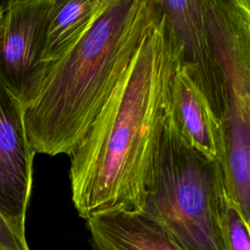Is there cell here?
<instances>
[{
    "instance_id": "6da1fadb",
    "label": "cell",
    "mask_w": 250,
    "mask_h": 250,
    "mask_svg": "<svg viewBox=\"0 0 250 250\" xmlns=\"http://www.w3.org/2000/svg\"><path fill=\"white\" fill-rule=\"evenodd\" d=\"M183 50L163 13L69 155L79 216L138 211L171 104Z\"/></svg>"
},
{
    "instance_id": "8992f818",
    "label": "cell",
    "mask_w": 250,
    "mask_h": 250,
    "mask_svg": "<svg viewBox=\"0 0 250 250\" xmlns=\"http://www.w3.org/2000/svg\"><path fill=\"white\" fill-rule=\"evenodd\" d=\"M34 155L21 104L0 81V212L24 240Z\"/></svg>"
},
{
    "instance_id": "52a82bcc",
    "label": "cell",
    "mask_w": 250,
    "mask_h": 250,
    "mask_svg": "<svg viewBox=\"0 0 250 250\" xmlns=\"http://www.w3.org/2000/svg\"><path fill=\"white\" fill-rule=\"evenodd\" d=\"M161 11L183 50V63L223 121L225 89L212 55L199 0H158Z\"/></svg>"
},
{
    "instance_id": "9a60e30c",
    "label": "cell",
    "mask_w": 250,
    "mask_h": 250,
    "mask_svg": "<svg viewBox=\"0 0 250 250\" xmlns=\"http://www.w3.org/2000/svg\"><path fill=\"white\" fill-rule=\"evenodd\" d=\"M2 13H3V10H2V7H1V5H0V20H1V18H2Z\"/></svg>"
},
{
    "instance_id": "3957f363",
    "label": "cell",
    "mask_w": 250,
    "mask_h": 250,
    "mask_svg": "<svg viewBox=\"0 0 250 250\" xmlns=\"http://www.w3.org/2000/svg\"><path fill=\"white\" fill-rule=\"evenodd\" d=\"M226 202L219 161L188 144L170 104L140 211L157 221L187 250H227Z\"/></svg>"
},
{
    "instance_id": "5b68a950",
    "label": "cell",
    "mask_w": 250,
    "mask_h": 250,
    "mask_svg": "<svg viewBox=\"0 0 250 250\" xmlns=\"http://www.w3.org/2000/svg\"><path fill=\"white\" fill-rule=\"evenodd\" d=\"M55 0H12L0 20V81L22 102L41 65L48 16Z\"/></svg>"
},
{
    "instance_id": "7c38bea8",
    "label": "cell",
    "mask_w": 250,
    "mask_h": 250,
    "mask_svg": "<svg viewBox=\"0 0 250 250\" xmlns=\"http://www.w3.org/2000/svg\"><path fill=\"white\" fill-rule=\"evenodd\" d=\"M0 250H29L27 241L21 239L0 212Z\"/></svg>"
},
{
    "instance_id": "7a4b0ae2",
    "label": "cell",
    "mask_w": 250,
    "mask_h": 250,
    "mask_svg": "<svg viewBox=\"0 0 250 250\" xmlns=\"http://www.w3.org/2000/svg\"><path fill=\"white\" fill-rule=\"evenodd\" d=\"M161 14L158 0H112L73 45L40 65L21 102L34 153L73 152Z\"/></svg>"
},
{
    "instance_id": "9c48e42d",
    "label": "cell",
    "mask_w": 250,
    "mask_h": 250,
    "mask_svg": "<svg viewBox=\"0 0 250 250\" xmlns=\"http://www.w3.org/2000/svg\"><path fill=\"white\" fill-rule=\"evenodd\" d=\"M87 224L92 245L99 250H187L140 210L100 215Z\"/></svg>"
},
{
    "instance_id": "277c9868",
    "label": "cell",
    "mask_w": 250,
    "mask_h": 250,
    "mask_svg": "<svg viewBox=\"0 0 250 250\" xmlns=\"http://www.w3.org/2000/svg\"><path fill=\"white\" fill-rule=\"evenodd\" d=\"M228 121H250V0H199Z\"/></svg>"
},
{
    "instance_id": "30bf717a",
    "label": "cell",
    "mask_w": 250,
    "mask_h": 250,
    "mask_svg": "<svg viewBox=\"0 0 250 250\" xmlns=\"http://www.w3.org/2000/svg\"><path fill=\"white\" fill-rule=\"evenodd\" d=\"M108 3L101 4L99 0H55L47 20L41 64L57 59L73 45Z\"/></svg>"
},
{
    "instance_id": "8fae6325",
    "label": "cell",
    "mask_w": 250,
    "mask_h": 250,
    "mask_svg": "<svg viewBox=\"0 0 250 250\" xmlns=\"http://www.w3.org/2000/svg\"><path fill=\"white\" fill-rule=\"evenodd\" d=\"M224 234L227 250H250L249 227L239 212L226 202L223 216Z\"/></svg>"
},
{
    "instance_id": "2e32d148",
    "label": "cell",
    "mask_w": 250,
    "mask_h": 250,
    "mask_svg": "<svg viewBox=\"0 0 250 250\" xmlns=\"http://www.w3.org/2000/svg\"><path fill=\"white\" fill-rule=\"evenodd\" d=\"M93 250H99V249H97V248H95V247H93Z\"/></svg>"
},
{
    "instance_id": "5bb4252c",
    "label": "cell",
    "mask_w": 250,
    "mask_h": 250,
    "mask_svg": "<svg viewBox=\"0 0 250 250\" xmlns=\"http://www.w3.org/2000/svg\"><path fill=\"white\" fill-rule=\"evenodd\" d=\"M101 4H105V3H108V2H111L112 0H99Z\"/></svg>"
},
{
    "instance_id": "ba28073f",
    "label": "cell",
    "mask_w": 250,
    "mask_h": 250,
    "mask_svg": "<svg viewBox=\"0 0 250 250\" xmlns=\"http://www.w3.org/2000/svg\"><path fill=\"white\" fill-rule=\"evenodd\" d=\"M171 108L188 144L204 156L219 161L224 146V123L182 62L171 84Z\"/></svg>"
},
{
    "instance_id": "4fadbf2b",
    "label": "cell",
    "mask_w": 250,
    "mask_h": 250,
    "mask_svg": "<svg viewBox=\"0 0 250 250\" xmlns=\"http://www.w3.org/2000/svg\"><path fill=\"white\" fill-rule=\"evenodd\" d=\"M12 0H0V5H1V7H2V10L7 6V4L9 3V2H11Z\"/></svg>"
}]
</instances>
